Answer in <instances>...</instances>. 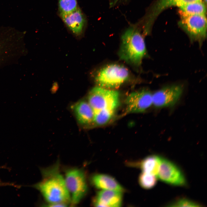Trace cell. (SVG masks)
I'll return each mask as SVG.
<instances>
[{"instance_id": "8fae6325", "label": "cell", "mask_w": 207, "mask_h": 207, "mask_svg": "<svg viewBox=\"0 0 207 207\" xmlns=\"http://www.w3.org/2000/svg\"><path fill=\"white\" fill-rule=\"evenodd\" d=\"M61 18L67 27L75 34L82 33L85 24L84 16L78 7L69 13L60 14Z\"/></svg>"}, {"instance_id": "d6986e66", "label": "cell", "mask_w": 207, "mask_h": 207, "mask_svg": "<svg viewBox=\"0 0 207 207\" xmlns=\"http://www.w3.org/2000/svg\"><path fill=\"white\" fill-rule=\"evenodd\" d=\"M60 14L71 12L77 8V0H59Z\"/></svg>"}, {"instance_id": "30bf717a", "label": "cell", "mask_w": 207, "mask_h": 207, "mask_svg": "<svg viewBox=\"0 0 207 207\" xmlns=\"http://www.w3.org/2000/svg\"><path fill=\"white\" fill-rule=\"evenodd\" d=\"M122 192L112 190H102L99 192L93 200L96 206L119 207L122 204Z\"/></svg>"}, {"instance_id": "e0dca14e", "label": "cell", "mask_w": 207, "mask_h": 207, "mask_svg": "<svg viewBox=\"0 0 207 207\" xmlns=\"http://www.w3.org/2000/svg\"><path fill=\"white\" fill-rule=\"evenodd\" d=\"M114 111L111 110H103L95 112L93 122L98 125L106 124L112 117Z\"/></svg>"}, {"instance_id": "5bb4252c", "label": "cell", "mask_w": 207, "mask_h": 207, "mask_svg": "<svg viewBox=\"0 0 207 207\" xmlns=\"http://www.w3.org/2000/svg\"><path fill=\"white\" fill-rule=\"evenodd\" d=\"M92 184L96 188L102 190H112L123 192L122 187L114 178L104 174H96L91 178Z\"/></svg>"}, {"instance_id": "5b68a950", "label": "cell", "mask_w": 207, "mask_h": 207, "mask_svg": "<svg viewBox=\"0 0 207 207\" xmlns=\"http://www.w3.org/2000/svg\"><path fill=\"white\" fill-rule=\"evenodd\" d=\"M88 99L95 112L103 110H115L119 105V95L117 91L97 87L90 91Z\"/></svg>"}, {"instance_id": "7a4b0ae2", "label": "cell", "mask_w": 207, "mask_h": 207, "mask_svg": "<svg viewBox=\"0 0 207 207\" xmlns=\"http://www.w3.org/2000/svg\"><path fill=\"white\" fill-rule=\"evenodd\" d=\"M121 39L119 52L120 59L133 66H140L146 49L144 38L137 26L133 25L129 27Z\"/></svg>"}, {"instance_id": "ac0fdd59", "label": "cell", "mask_w": 207, "mask_h": 207, "mask_svg": "<svg viewBox=\"0 0 207 207\" xmlns=\"http://www.w3.org/2000/svg\"><path fill=\"white\" fill-rule=\"evenodd\" d=\"M139 181L141 186L143 188L150 189L156 184L157 178L156 175L142 172L139 176Z\"/></svg>"}, {"instance_id": "ba28073f", "label": "cell", "mask_w": 207, "mask_h": 207, "mask_svg": "<svg viewBox=\"0 0 207 207\" xmlns=\"http://www.w3.org/2000/svg\"><path fill=\"white\" fill-rule=\"evenodd\" d=\"M181 85L165 87L152 94V104L157 108L172 106L178 101L182 93Z\"/></svg>"}, {"instance_id": "6da1fadb", "label": "cell", "mask_w": 207, "mask_h": 207, "mask_svg": "<svg viewBox=\"0 0 207 207\" xmlns=\"http://www.w3.org/2000/svg\"><path fill=\"white\" fill-rule=\"evenodd\" d=\"M42 179L33 187L39 190L48 204L70 203V194L64 177L60 172L59 162L42 168Z\"/></svg>"}, {"instance_id": "ffe728a7", "label": "cell", "mask_w": 207, "mask_h": 207, "mask_svg": "<svg viewBox=\"0 0 207 207\" xmlns=\"http://www.w3.org/2000/svg\"><path fill=\"white\" fill-rule=\"evenodd\" d=\"M168 206L175 207H199L200 204L192 200L185 198L177 199L167 204Z\"/></svg>"}, {"instance_id": "7402d4cb", "label": "cell", "mask_w": 207, "mask_h": 207, "mask_svg": "<svg viewBox=\"0 0 207 207\" xmlns=\"http://www.w3.org/2000/svg\"><path fill=\"white\" fill-rule=\"evenodd\" d=\"M204 3H206V2H207V0H204Z\"/></svg>"}, {"instance_id": "4fadbf2b", "label": "cell", "mask_w": 207, "mask_h": 207, "mask_svg": "<svg viewBox=\"0 0 207 207\" xmlns=\"http://www.w3.org/2000/svg\"><path fill=\"white\" fill-rule=\"evenodd\" d=\"M71 108L79 123L85 125L93 122L95 112L88 102L78 101L73 104Z\"/></svg>"}, {"instance_id": "7c38bea8", "label": "cell", "mask_w": 207, "mask_h": 207, "mask_svg": "<svg viewBox=\"0 0 207 207\" xmlns=\"http://www.w3.org/2000/svg\"><path fill=\"white\" fill-rule=\"evenodd\" d=\"M202 0H158L153 7L151 12L146 16L145 20L152 25L155 19L162 12L172 6L179 7L185 4Z\"/></svg>"}, {"instance_id": "9c48e42d", "label": "cell", "mask_w": 207, "mask_h": 207, "mask_svg": "<svg viewBox=\"0 0 207 207\" xmlns=\"http://www.w3.org/2000/svg\"><path fill=\"white\" fill-rule=\"evenodd\" d=\"M127 113H139L145 111L152 104V94L145 90L133 92L125 100Z\"/></svg>"}, {"instance_id": "3957f363", "label": "cell", "mask_w": 207, "mask_h": 207, "mask_svg": "<svg viewBox=\"0 0 207 207\" xmlns=\"http://www.w3.org/2000/svg\"><path fill=\"white\" fill-rule=\"evenodd\" d=\"M65 173L64 178L70 197V204L74 206L79 203L87 193L85 174L82 169L77 168L67 169Z\"/></svg>"}, {"instance_id": "9a60e30c", "label": "cell", "mask_w": 207, "mask_h": 207, "mask_svg": "<svg viewBox=\"0 0 207 207\" xmlns=\"http://www.w3.org/2000/svg\"><path fill=\"white\" fill-rule=\"evenodd\" d=\"M161 160V157L156 155L145 157L140 163L142 172L157 175L160 168Z\"/></svg>"}, {"instance_id": "44dd1931", "label": "cell", "mask_w": 207, "mask_h": 207, "mask_svg": "<svg viewBox=\"0 0 207 207\" xmlns=\"http://www.w3.org/2000/svg\"><path fill=\"white\" fill-rule=\"evenodd\" d=\"M127 0H110V7H113L119 2L122 1H126Z\"/></svg>"}, {"instance_id": "8992f818", "label": "cell", "mask_w": 207, "mask_h": 207, "mask_svg": "<svg viewBox=\"0 0 207 207\" xmlns=\"http://www.w3.org/2000/svg\"><path fill=\"white\" fill-rule=\"evenodd\" d=\"M129 75V71L125 67L113 64L101 69L97 74L95 80L101 87L114 88L119 86L125 82Z\"/></svg>"}, {"instance_id": "52a82bcc", "label": "cell", "mask_w": 207, "mask_h": 207, "mask_svg": "<svg viewBox=\"0 0 207 207\" xmlns=\"http://www.w3.org/2000/svg\"><path fill=\"white\" fill-rule=\"evenodd\" d=\"M162 181L175 186H183L186 181L181 170L175 164L161 157L160 168L157 175Z\"/></svg>"}, {"instance_id": "277c9868", "label": "cell", "mask_w": 207, "mask_h": 207, "mask_svg": "<svg viewBox=\"0 0 207 207\" xmlns=\"http://www.w3.org/2000/svg\"><path fill=\"white\" fill-rule=\"evenodd\" d=\"M180 26L192 41H197L201 45L206 37L207 20L205 15H191L179 10Z\"/></svg>"}, {"instance_id": "2e32d148", "label": "cell", "mask_w": 207, "mask_h": 207, "mask_svg": "<svg viewBox=\"0 0 207 207\" xmlns=\"http://www.w3.org/2000/svg\"><path fill=\"white\" fill-rule=\"evenodd\" d=\"M180 10L191 15H204L206 12V4L202 1L189 3L179 7Z\"/></svg>"}]
</instances>
